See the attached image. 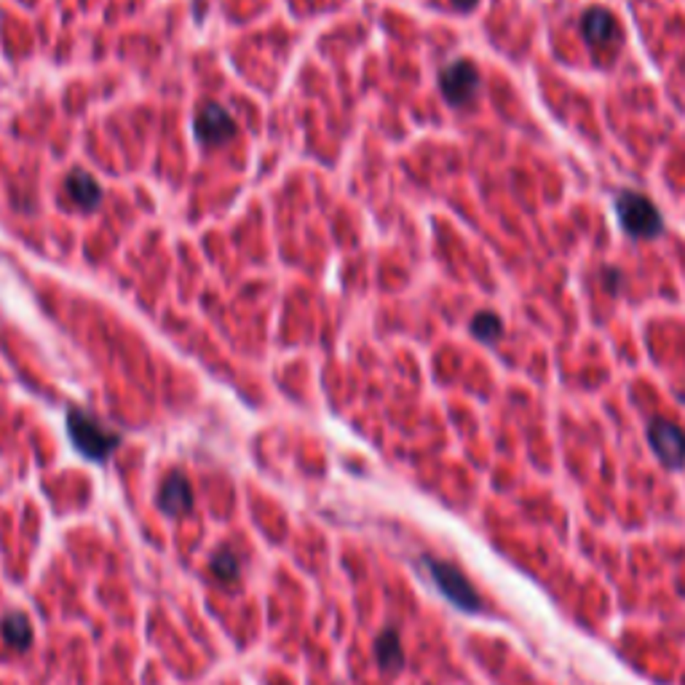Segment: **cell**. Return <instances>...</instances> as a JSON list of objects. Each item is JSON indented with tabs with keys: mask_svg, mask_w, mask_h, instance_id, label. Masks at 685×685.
<instances>
[{
	"mask_svg": "<svg viewBox=\"0 0 685 685\" xmlns=\"http://www.w3.org/2000/svg\"><path fill=\"white\" fill-rule=\"evenodd\" d=\"M67 434L75 450L89 461H108L113 450L121 445V437L110 429H105L94 415L86 410H70L67 412Z\"/></svg>",
	"mask_w": 685,
	"mask_h": 685,
	"instance_id": "6da1fadb",
	"label": "cell"
},
{
	"mask_svg": "<svg viewBox=\"0 0 685 685\" xmlns=\"http://www.w3.org/2000/svg\"><path fill=\"white\" fill-rule=\"evenodd\" d=\"M426 568L437 584V589L461 611L466 613H480L482 611V597L480 592L469 584V578L450 562H442V559H434V557H426Z\"/></svg>",
	"mask_w": 685,
	"mask_h": 685,
	"instance_id": "7a4b0ae2",
	"label": "cell"
},
{
	"mask_svg": "<svg viewBox=\"0 0 685 685\" xmlns=\"http://www.w3.org/2000/svg\"><path fill=\"white\" fill-rule=\"evenodd\" d=\"M619 217L621 225L640 238H654L662 233V217L656 212V206L643 198L640 193H621L619 195Z\"/></svg>",
	"mask_w": 685,
	"mask_h": 685,
	"instance_id": "3957f363",
	"label": "cell"
},
{
	"mask_svg": "<svg viewBox=\"0 0 685 685\" xmlns=\"http://www.w3.org/2000/svg\"><path fill=\"white\" fill-rule=\"evenodd\" d=\"M648 442L667 469H681L685 464V431L670 421H654L648 426Z\"/></svg>",
	"mask_w": 685,
	"mask_h": 685,
	"instance_id": "277c9868",
	"label": "cell"
},
{
	"mask_svg": "<svg viewBox=\"0 0 685 685\" xmlns=\"http://www.w3.org/2000/svg\"><path fill=\"white\" fill-rule=\"evenodd\" d=\"M193 129H195V137H198L204 145H222V143L233 140L236 132H238V129H236V121L230 118V113H228L225 108L214 105V102H206V105L198 110Z\"/></svg>",
	"mask_w": 685,
	"mask_h": 685,
	"instance_id": "5b68a950",
	"label": "cell"
},
{
	"mask_svg": "<svg viewBox=\"0 0 685 685\" xmlns=\"http://www.w3.org/2000/svg\"><path fill=\"white\" fill-rule=\"evenodd\" d=\"M439 83H442V94L453 102V105H466L474 91H477V83H480V75H477V67L472 62H455L450 67L442 70L439 75Z\"/></svg>",
	"mask_w": 685,
	"mask_h": 685,
	"instance_id": "8992f818",
	"label": "cell"
},
{
	"mask_svg": "<svg viewBox=\"0 0 685 685\" xmlns=\"http://www.w3.org/2000/svg\"><path fill=\"white\" fill-rule=\"evenodd\" d=\"M159 507L167 514H171V516L193 509V488H190L185 474L171 472L169 477L164 480V485L159 490Z\"/></svg>",
	"mask_w": 685,
	"mask_h": 685,
	"instance_id": "52a82bcc",
	"label": "cell"
},
{
	"mask_svg": "<svg viewBox=\"0 0 685 685\" xmlns=\"http://www.w3.org/2000/svg\"><path fill=\"white\" fill-rule=\"evenodd\" d=\"M67 193H70V198L83 209V212H91V209H97L100 206V201H102V190H100V185L94 182V177L89 174V171L83 169H75L67 174Z\"/></svg>",
	"mask_w": 685,
	"mask_h": 685,
	"instance_id": "ba28073f",
	"label": "cell"
},
{
	"mask_svg": "<svg viewBox=\"0 0 685 685\" xmlns=\"http://www.w3.org/2000/svg\"><path fill=\"white\" fill-rule=\"evenodd\" d=\"M584 35H586V40H589L592 46L605 48V46H611V43L616 40V35H619L616 19H613L608 11H603V8H592V11L584 16Z\"/></svg>",
	"mask_w": 685,
	"mask_h": 685,
	"instance_id": "9c48e42d",
	"label": "cell"
},
{
	"mask_svg": "<svg viewBox=\"0 0 685 685\" xmlns=\"http://www.w3.org/2000/svg\"><path fill=\"white\" fill-rule=\"evenodd\" d=\"M0 635H3V640H5V646L13 648V651H19V654L27 651L30 643H32V627H30V621H27L24 613H8V616H3V621H0Z\"/></svg>",
	"mask_w": 685,
	"mask_h": 685,
	"instance_id": "30bf717a",
	"label": "cell"
},
{
	"mask_svg": "<svg viewBox=\"0 0 685 685\" xmlns=\"http://www.w3.org/2000/svg\"><path fill=\"white\" fill-rule=\"evenodd\" d=\"M375 656H377V664H380L386 672L402 670V664H404V651H402L399 635H396L394 629H386V632L377 635V640H375Z\"/></svg>",
	"mask_w": 685,
	"mask_h": 685,
	"instance_id": "8fae6325",
	"label": "cell"
},
{
	"mask_svg": "<svg viewBox=\"0 0 685 685\" xmlns=\"http://www.w3.org/2000/svg\"><path fill=\"white\" fill-rule=\"evenodd\" d=\"M212 573L220 578V581H236L238 578V559L228 551V549H220V551H214V557H212Z\"/></svg>",
	"mask_w": 685,
	"mask_h": 685,
	"instance_id": "7c38bea8",
	"label": "cell"
},
{
	"mask_svg": "<svg viewBox=\"0 0 685 685\" xmlns=\"http://www.w3.org/2000/svg\"><path fill=\"white\" fill-rule=\"evenodd\" d=\"M472 333L485 342H493L501 338V319L493 316V314H480L474 322H472Z\"/></svg>",
	"mask_w": 685,
	"mask_h": 685,
	"instance_id": "4fadbf2b",
	"label": "cell"
},
{
	"mask_svg": "<svg viewBox=\"0 0 685 685\" xmlns=\"http://www.w3.org/2000/svg\"><path fill=\"white\" fill-rule=\"evenodd\" d=\"M458 8H472V5H477V0H453Z\"/></svg>",
	"mask_w": 685,
	"mask_h": 685,
	"instance_id": "5bb4252c",
	"label": "cell"
}]
</instances>
